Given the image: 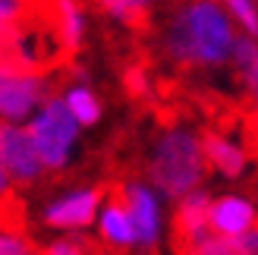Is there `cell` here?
Masks as SVG:
<instances>
[{
	"label": "cell",
	"mask_w": 258,
	"mask_h": 255,
	"mask_svg": "<svg viewBox=\"0 0 258 255\" xmlns=\"http://www.w3.org/2000/svg\"><path fill=\"white\" fill-rule=\"evenodd\" d=\"M0 255H41V252H35V246L25 239L16 227H7L4 230V236H0Z\"/></svg>",
	"instance_id": "d6986e66"
},
{
	"label": "cell",
	"mask_w": 258,
	"mask_h": 255,
	"mask_svg": "<svg viewBox=\"0 0 258 255\" xmlns=\"http://www.w3.org/2000/svg\"><path fill=\"white\" fill-rule=\"evenodd\" d=\"M202 142H205V158H208V164L217 173H224V176L242 173V167H246V151L236 142H230V139L217 136V133H205Z\"/></svg>",
	"instance_id": "7c38bea8"
},
{
	"label": "cell",
	"mask_w": 258,
	"mask_h": 255,
	"mask_svg": "<svg viewBox=\"0 0 258 255\" xmlns=\"http://www.w3.org/2000/svg\"><path fill=\"white\" fill-rule=\"evenodd\" d=\"M92 4L101 13H107L110 19L123 22L126 29L142 32V29H148V22H151V4L154 0H92Z\"/></svg>",
	"instance_id": "4fadbf2b"
},
{
	"label": "cell",
	"mask_w": 258,
	"mask_h": 255,
	"mask_svg": "<svg viewBox=\"0 0 258 255\" xmlns=\"http://www.w3.org/2000/svg\"><path fill=\"white\" fill-rule=\"evenodd\" d=\"M249 142L258 148V95H255V117H252V123H249Z\"/></svg>",
	"instance_id": "44dd1931"
},
{
	"label": "cell",
	"mask_w": 258,
	"mask_h": 255,
	"mask_svg": "<svg viewBox=\"0 0 258 255\" xmlns=\"http://www.w3.org/2000/svg\"><path fill=\"white\" fill-rule=\"evenodd\" d=\"M47 95V79L44 73L19 70L13 63H4V76H0V113L7 123H19L41 104Z\"/></svg>",
	"instance_id": "5b68a950"
},
{
	"label": "cell",
	"mask_w": 258,
	"mask_h": 255,
	"mask_svg": "<svg viewBox=\"0 0 258 255\" xmlns=\"http://www.w3.org/2000/svg\"><path fill=\"white\" fill-rule=\"evenodd\" d=\"M98 202H101V189H82V193L63 196L54 205H47L44 224L54 227V230H82L95 221Z\"/></svg>",
	"instance_id": "52a82bcc"
},
{
	"label": "cell",
	"mask_w": 258,
	"mask_h": 255,
	"mask_svg": "<svg viewBox=\"0 0 258 255\" xmlns=\"http://www.w3.org/2000/svg\"><path fill=\"white\" fill-rule=\"evenodd\" d=\"M63 101L70 104L73 117L79 120L82 126H92V123H98V117H101V104H98V98H95L92 92H88V88H70Z\"/></svg>",
	"instance_id": "2e32d148"
},
{
	"label": "cell",
	"mask_w": 258,
	"mask_h": 255,
	"mask_svg": "<svg viewBox=\"0 0 258 255\" xmlns=\"http://www.w3.org/2000/svg\"><path fill=\"white\" fill-rule=\"evenodd\" d=\"M242 239H246V249H249V255H258V227H255L252 233H246Z\"/></svg>",
	"instance_id": "7402d4cb"
},
{
	"label": "cell",
	"mask_w": 258,
	"mask_h": 255,
	"mask_svg": "<svg viewBox=\"0 0 258 255\" xmlns=\"http://www.w3.org/2000/svg\"><path fill=\"white\" fill-rule=\"evenodd\" d=\"M29 133L38 145V155H41L47 170H60L63 164L70 161V151L76 142V133H79V120L73 117V110L67 101L50 98L47 104L35 113V120L29 123Z\"/></svg>",
	"instance_id": "3957f363"
},
{
	"label": "cell",
	"mask_w": 258,
	"mask_h": 255,
	"mask_svg": "<svg viewBox=\"0 0 258 255\" xmlns=\"http://www.w3.org/2000/svg\"><path fill=\"white\" fill-rule=\"evenodd\" d=\"M211 199L202 193H186L173 214V249L176 255L211 236Z\"/></svg>",
	"instance_id": "8992f818"
},
{
	"label": "cell",
	"mask_w": 258,
	"mask_h": 255,
	"mask_svg": "<svg viewBox=\"0 0 258 255\" xmlns=\"http://www.w3.org/2000/svg\"><path fill=\"white\" fill-rule=\"evenodd\" d=\"M123 199H126L129 214H133V224H136V243L145 246V249H154L158 246V230H161L158 199L139 183H129L123 189Z\"/></svg>",
	"instance_id": "ba28073f"
},
{
	"label": "cell",
	"mask_w": 258,
	"mask_h": 255,
	"mask_svg": "<svg viewBox=\"0 0 258 255\" xmlns=\"http://www.w3.org/2000/svg\"><path fill=\"white\" fill-rule=\"evenodd\" d=\"M0 167H4V186L10 189V183L16 186H29L35 180H41V173L47 170L41 155H38V145L29 133V126H16L7 123L0 130Z\"/></svg>",
	"instance_id": "277c9868"
},
{
	"label": "cell",
	"mask_w": 258,
	"mask_h": 255,
	"mask_svg": "<svg viewBox=\"0 0 258 255\" xmlns=\"http://www.w3.org/2000/svg\"><path fill=\"white\" fill-rule=\"evenodd\" d=\"M227 10L236 16V22L246 29L249 35H258V13H255V4L252 0H224Z\"/></svg>",
	"instance_id": "ac0fdd59"
},
{
	"label": "cell",
	"mask_w": 258,
	"mask_h": 255,
	"mask_svg": "<svg viewBox=\"0 0 258 255\" xmlns=\"http://www.w3.org/2000/svg\"><path fill=\"white\" fill-rule=\"evenodd\" d=\"M47 13H50V22L57 29V38L63 44V54L73 57L82 44V32H85V16H82V7L76 0H44Z\"/></svg>",
	"instance_id": "30bf717a"
},
{
	"label": "cell",
	"mask_w": 258,
	"mask_h": 255,
	"mask_svg": "<svg viewBox=\"0 0 258 255\" xmlns=\"http://www.w3.org/2000/svg\"><path fill=\"white\" fill-rule=\"evenodd\" d=\"M236 38L217 0H183L164 29L167 57L183 67H217L233 57Z\"/></svg>",
	"instance_id": "6da1fadb"
},
{
	"label": "cell",
	"mask_w": 258,
	"mask_h": 255,
	"mask_svg": "<svg viewBox=\"0 0 258 255\" xmlns=\"http://www.w3.org/2000/svg\"><path fill=\"white\" fill-rule=\"evenodd\" d=\"M179 255H249V249H246V239H242V236L214 233V236H205L202 243L189 246L186 252H179Z\"/></svg>",
	"instance_id": "5bb4252c"
},
{
	"label": "cell",
	"mask_w": 258,
	"mask_h": 255,
	"mask_svg": "<svg viewBox=\"0 0 258 255\" xmlns=\"http://www.w3.org/2000/svg\"><path fill=\"white\" fill-rule=\"evenodd\" d=\"M101 239L117 252L136 243V224H133V214H129V205L123 196H117L101 211Z\"/></svg>",
	"instance_id": "8fae6325"
},
{
	"label": "cell",
	"mask_w": 258,
	"mask_h": 255,
	"mask_svg": "<svg viewBox=\"0 0 258 255\" xmlns=\"http://www.w3.org/2000/svg\"><path fill=\"white\" fill-rule=\"evenodd\" d=\"M123 85H126V92L133 95V98H145V95H148V76L142 73L139 67H136V70H126Z\"/></svg>",
	"instance_id": "ffe728a7"
},
{
	"label": "cell",
	"mask_w": 258,
	"mask_h": 255,
	"mask_svg": "<svg viewBox=\"0 0 258 255\" xmlns=\"http://www.w3.org/2000/svg\"><path fill=\"white\" fill-rule=\"evenodd\" d=\"M41 255H104L95 243H82V239H60L41 249Z\"/></svg>",
	"instance_id": "e0dca14e"
},
{
	"label": "cell",
	"mask_w": 258,
	"mask_h": 255,
	"mask_svg": "<svg viewBox=\"0 0 258 255\" xmlns=\"http://www.w3.org/2000/svg\"><path fill=\"white\" fill-rule=\"evenodd\" d=\"M205 164L208 158L202 139H196L189 130H167L148 161V173L167 199H183L199 186Z\"/></svg>",
	"instance_id": "7a4b0ae2"
},
{
	"label": "cell",
	"mask_w": 258,
	"mask_h": 255,
	"mask_svg": "<svg viewBox=\"0 0 258 255\" xmlns=\"http://www.w3.org/2000/svg\"><path fill=\"white\" fill-rule=\"evenodd\" d=\"M255 208L249 205L246 199H236V196H224L211 202V227L214 233H224V236H246L255 230Z\"/></svg>",
	"instance_id": "9c48e42d"
},
{
	"label": "cell",
	"mask_w": 258,
	"mask_h": 255,
	"mask_svg": "<svg viewBox=\"0 0 258 255\" xmlns=\"http://www.w3.org/2000/svg\"><path fill=\"white\" fill-rule=\"evenodd\" d=\"M233 60H236V70L242 76V82L252 88V95H258V44L252 38H236Z\"/></svg>",
	"instance_id": "9a60e30c"
}]
</instances>
